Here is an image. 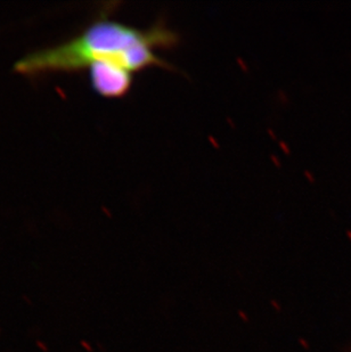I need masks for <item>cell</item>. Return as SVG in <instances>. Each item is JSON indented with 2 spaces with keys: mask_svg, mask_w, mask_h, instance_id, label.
<instances>
[{
  "mask_svg": "<svg viewBox=\"0 0 351 352\" xmlns=\"http://www.w3.org/2000/svg\"><path fill=\"white\" fill-rule=\"evenodd\" d=\"M81 346H83V349L86 350V351H93V348H92V346H90L89 343L87 342V341H85V340H83V341H81Z\"/></svg>",
  "mask_w": 351,
  "mask_h": 352,
  "instance_id": "8992f818",
  "label": "cell"
},
{
  "mask_svg": "<svg viewBox=\"0 0 351 352\" xmlns=\"http://www.w3.org/2000/svg\"><path fill=\"white\" fill-rule=\"evenodd\" d=\"M270 306L274 308L275 311H277V313H281V305H279V301H276V300H272V301H270Z\"/></svg>",
  "mask_w": 351,
  "mask_h": 352,
  "instance_id": "3957f363",
  "label": "cell"
},
{
  "mask_svg": "<svg viewBox=\"0 0 351 352\" xmlns=\"http://www.w3.org/2000/svg\"><path fill=\"white\" fill-rule=\"evenodd\" d=\"M237 315H239L240 318H241V320H242L243 322H250L248 315H246L243 310H239V311H237Z\"/></svg>",
  "mask_w": 351,
  "mask_h": 352,
  "instance_id": "277c9868",
  "label": "cell"
},
{
  "mask_svg": "<svg viewBox=\"0 0 351 352\" xmlns=\"http://www.w3.org/2000/svg\"><path fill=\"white\" fill-rule=\"evenodd\" d=\"M88 70L93 89L106 98L125 96L133 86V74L118 65L97 63Z\"/></svg>",
  "mask_w": 351,
  "mask_h": 352,
  "instance_id": "7a4b0ae2",
  "label": "cell"
},
{
  "mask_svg": "<svg viewBox=\"0 0 351 352\" xmlns=\"http://www.w3.org/2000/svg\"><path fill=\"white\" fill-rule=\"evenodd\" d=\"M348 234H349V236H350V237H351V232H349Z\"/></svg>",
  "mask_w": 351,
  "mask_h": 352,
  "instance_id": "ba28073f",
  "label": "cell"
},
{
  "mask_svg": "<svg viewBox=\"0 0 351 352\" xmlns=\"http://www.w3.org/2000/svg\"><path fill=\"white\" fill-rule=\"evenodd\" d=\"M179 34L162 20L149 29H137L102 14L79 36L55 47L28 54L14 64V71L24 76L48 72H72L109 63L136 74L149 67L176 71L158 56L156 50L177 46Z\"/></svg>",
  "mask_w": 351,
  "mask_h": 352,
  "instance_id": "6da1fadb",
  "label": "cell"
},
{
  "mask_svg": "<svg viewBox=\"0 0 351 352\" xmlns=\"http://www.w3.org/2000/svg\"><path fill=\"white\" fill-rule=\"evenodd\" d=\"M299 344H300L301 348H304L305 350L309 349V343L307 342V340L304 339V338H300V339H299Z\"/></svg>",
  "mask_w": 351,
  "mask_h": 352,
  "instance_id": "5b68a950",
  "label": "cell"
},
{
  "mask_svg": "<svg viewBox=\"0 0 351 352\" xmlns=\"http://www.w3.org/2000/svg\"><path fill=\"white\" fill-rule=\"evenodd\" d=\"M36 346L39 348L40 350H43V352H48L50 349L47 348L46 344L45 343L41 342V341H36Z\"/></svg>",
  "mask_w": 351,
  "mask_h": 352,
  "instance_id": "52a82bcc",
  "label": "cell"
}]
</instances>
